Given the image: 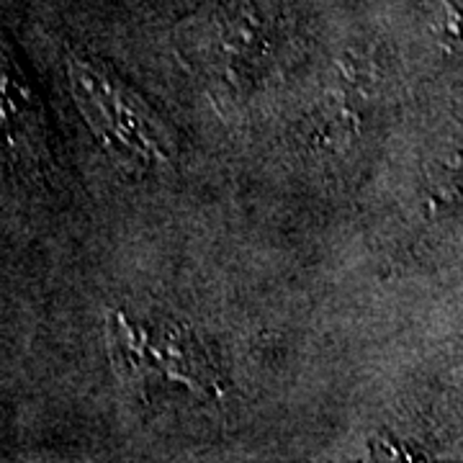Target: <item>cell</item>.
Masks as SVG:
<instances>
[{
    "label": "cell",
    "mask_w": 463,
    "mask_h": 463,
    "mask_svg": "<svg viewBox=\"0 0 463 463\" xmlns=\"http://www.w3.org/2000/svg\"><path fill=\"white\" fill-rule=\"evenodd\" d=\"M70 80L88 127L99 134L106 147L147 167L170 165L167 139L124 90L75 60L70 62Z\"/></svg>",
    "instance_id": "obj_1"
},
{
    "label": "cell",
    "mask_w": 463,
    "mask_h": 463,
    "mask_svg": "<svg viewBox=\"0 0 463 463\" xmlns=\"http://www.w3.org/2000/svg\"><path fill=\"white\" fill-rule=\"evenodd\" d=\"M373 458H383V461L404 458V461H410V458H422V456H417L414 446H410V443H399L397 438H383V440L373 443Z\"/></svg>",
    "instance_id": "obj_2"
}]
</instances>
